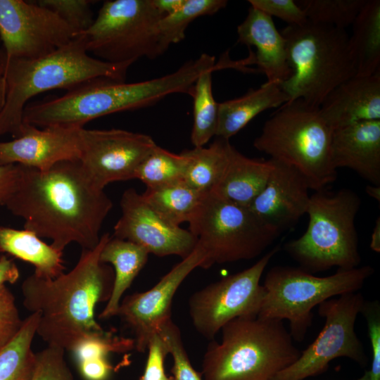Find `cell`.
I'll list each match as a JSON object with an SVG mask.
<instances>
[{"mask_svg":"<svg viewBox=\"0 0 380 380\" xmlns=\"http://www.w3.org/2000/svg\"><path fill=\"white\" fill-rule=\"evenodd\" d=\"M19 165L17 186L4 206L24 220V229L49 239L61 252L70 243L94 248L113 203L80 160L61 161L46 170Z\"/></svg>","mask_w":380,"mask_h":380,"instance_id":"obj_1","label":"cell"},{"mask_svg":"<svg viewBox=\"0 0 380 380\" xmlns=\"http://www.w3.org/2000/svg\"><path fill=\"white\" fill-rule=\"evenodd\" d=\"M110 237L105 233L94 248L82 249L69 272L53 279L33 273L23 281V305L39 313L37 334L48 345L71 351L83 338L103 330L94 318V310L97 303L108 301L113 291L114 271L100 260Z\"/></svg>","mask_w":380,"mask_h":380,"instance_id":"obj_2","label":"cell"},{"mask_svg":"<svg viewBox=\"0 0 380 380\" xmlns=\"http://www.w3.org/2000/svg\"><path fill=\"white\" fill-rule=\"evenodd\" d=\"M201 72V66L189 61L172 73L143 82L91 79L59 97L27 104L23 122L38 128H84L85 124L96 118L147 107L170 94L191 95Z\"/></svg>","mask_w":380,"mask_h":380,"instance_id":"obj_3","label":"cell"},{"mask_svg":"<svg viewBox=\"0 0 380 380\" xmlns=\"http://www.w3.org/2000/svg\"><path fill=\"white\" fill-rule=\"evenodd\" d=\"M131 65L110 63L91 56L82 34L38 58H9L0 49V68L6 89L0 114V136L11 134L15 139L25 133L27 125L23 122V112L32 97L56 89L67 91L98 77L125 81Z\"/></svg>","mask_w":380,"mask_h":380,"instance_id":"obj_4","label":"cell"},{"mask_svg":"<svg viewBox=\"0 0 380 380\" xmlns=\"http://www.w3.org/2000/svg\"><path fill=\"white\" fill-rule=\"evenodd\" d=\"M220 331L204 354L203 380H272L301 353L282 320L237 318Z\"/></svg>","mask_w":380,"mask_h":380,"instance_id":"obj_5","label":"cell"},{"mask_svg":"<svg viewBox=\"0 0 380 380\" xmlns=\"http://www.w3.org/2000/svg\"><path fill=\"white\" fill-rule=\"evenodd\" d=\"M281 33L293 70L280 84L289 101L300 99L319 108L331 91L356 75L346 29L308 20L288 25Z\"/></svg>","mask_w":380,"mask_h":380,"instance_id":"obj_6","label":"cell"},{"mask_svg":"<svg viewBox=\"0 0 380 380\" xmlns=\"http://www.w3.org/2000/svg\"><path fill=\"white\" fill-rule=\"evenodd\" d=\"M332 132L319 108L298 99L284 103L271 115L253 146L296 169L310 189L317 191L337 177L331 161Z\"/></svg>","mask_w":380,"mask_h":380,"instance_id":"obj_7","label":"cell"},{"mask_svg":"<svg viewBox=\"0 0 380 380\" xmlns=\"http://www.w3.org/2000/svg\"><path fill=\"white\" fill-rule=\"evenodd\" d=\"M360 205L358 195L349 189L315 191L310 195L306 213V231L286 243L285 251L300 267L312 274L332 267H359L361 257L355 220Z\"/></svg>","mask_w":380,"mask_h":380,"instance_id":"obj_8","label":"cell"},{"mask_svg":"<svg viewBox=\"0 0 380 380\" xmlns=\"http://www.w3.org/2000/svg\"><path fill=\"white\" fill-rule=\"evenodd\" d=\"M374 271L372 266L363 265L317 277L300 267L274 266L266 274L262 284L265 296L258 317L288 320L293 340L302 341L312 325L315 306L331 298L359 291Z\"/></svg>","mask_w":380,"mask_h":380,"instance_id":"obj_9","label":"cell"},{"mask_svg":"<svg viewBox=\"0 0 380 380\" xmlns=\"http://www.w3.org/2000/svg\"><path fill=\"white\" fill-rule=\"evenodd\" d=\"M188 224L196 244L205 254L203 269L255 258L280 234L248 207L213 193L204 196Z\"/></svg>","mask_w":380,"mask_h":380,"instance_id":"obj_10","label":"cell"},{"mask_svg":"<svg viewBox=\"0 0 380 380\" xmlns=\"http://www.w3.org/2000/svg\"><path fill=\"white\" fill-rule=\"evenodd\" d=\"M163 15L153 0H108L82 34L88 53L110 63H132L162 54L158 25Z\"/></svg>","mask_w":380,"mask_h":380,"instance_id":"obj_11","label":"cell"},{"mask_svg":"<svg viewBox=\"0 0 380 380\" xmlns=\"http://www.w3.org/2000/svg\"><path fill=\"white\" fill-rule=\"evenodd\" d=\"M365 300L360 291H355L320 303L318 313L325 319L322 331L298 358L272 380H303L319 375L337 357H347L362 367L367 365L368 357L355 330Z\"/></svg>","mask_w":380,"mask_h":380,"instance_id":"obj_12","label":"cell"},{"mask_svg":"<svg viewBox=\"0 0 380 380\" xmlns=\"http://www.w3.org/2000/svg\"><path fill=\"white\" fill-rule=\"evenodd\" d=\"M278 245L252 266L211 283L194 293L189 299V312L196 331L213 340L229 322L237 318L256 317L265 290L260 281Z\"/></svg>","mask_w":380,"mask_h":380,"instance_id":"obj_13","label":"cell"},{"mask_svg":"<svg viewBox=\"0 0 380 380\" xmlns=\"http://www.w3.org/2000/svg\"><path fill=\"white\" fill-rule=\"evenodd\" d=\"M75 31L35 1L0 0V39L6 56L34 59L67 44Z\"/></svg>","mask_w":380,"mask_h":380,"instance_id":"obj_14","label":"cell"},{"mask_svg":"<svg viewBox=\"0 0 380 380\" xmlns=\"http://www.w3.org/2000/svg\"><path fill=\"white\" fill-rule=\"evenodd\" d=\"M80 161L98 188L134 179L142 160L157 145L149 135L120 129H81Z\"/></svg>","mask_w":380,"mask_h":380,"instance_id":"obj_15","label":"cell"},{"mask_svg":"<svg viewBox=\"0 0 380 380\" xmlns=\"http://www.w3.org/2000/svg\"><path fill=\"white\" fill-rule=\"evenodd\" d=\"M205 254L196 244L194 251L175 265L148 291L127 296L120 301L116 316L134 335V349L147 350L151 338L171 319L174 296L188 275L203 268Z\"/></svg>","mask_w":380,"mask_h":380,"instance_id":"obj_16","label":"cell"},{"mask_svg":"<svg viewBox=\"0 0 380 380\" xmlns=\"http://www.w3.org/2000/svg\"><path fill=\"white\" fill-rule=\"evenodd\" d=\"M120 208L113 236L134 243L158 257L184 259L195 249L196 239L191 232L163 220L134 189L124 191Z\"/></svg>","mask_w":380,"mask_h":380,"instance_id":"obj_17","label":"cell"},{"mask_svg":"<svg viewBox=\"0 0 380 380\" xmlns=\"http://www.w3.org/2000/svg\"><path fill=\"white\" fill-rule=\"evenodd\" d=\"M273 160L265 186L248 208L262 223L281 234L306 214L310 189L296 169Z\"/></svg>","mask_w":380,"mask_h":380,"instance_id":"obj_18","label":"cell"},{"mask_svg":"<svg viewBox=\"0 0 380 380\" xmlns=\"http://www.w3.org/2000/svg\"><path fill=\"white\" fill-rule=\"evenodd\" d=\"M82 129L48 127L40 129L27 125L21 137L0 141V165L19 164L46 170L61 161L79 160Z\"/></svg>","mask_w":380,"mask_h":380,"instance_id":"obj_19","label":"cell"},{"mask_svg":"<svg viewBox=\"0 0 380 380\" xmlns=\"http://www.w3.org/2000/svg\"><path fill=\"white\" fill-rule=\"evenodd\" d=\"M322 117L332 131L350 125L380 120V72L347 80L324 99Z\"/></svg>","mask_w":380,"mask_h":380,"instance_id":"obj_20","label":"cell"},{"mask_svg":"<svg viewBox=\"0 0 380 380\" xmlns=\"http://www.w3.org/2000/svg\"><path fill=\"white\" fill-rule=\"evenodd\" d=\"M331 161L336 170L351 169L372 184L380 186V120L334 130Z\"/></svg>","mask_w":380,"mask_h":380,"instance_id":"obj_21","label":"cell"},{"mask_svg":"<svg viewBox=\"0 0 380 380\" xmlns=\"http://www.w3.org/2000/svg\"><path fill=\"white\" fill-rule=\"evenodd\" d=\"M237 34L239 43L255 47L252 63L265 75L267 82L280 84L292 76L285 39L271 16L251 6L247 16L237 27Z\"/></svg>","mask_w":380,"mask_h":380,"instance_id":"obj_22","label":"cell"},{"mask_svg":"<svg viewBox=\"0 0 380 380\" xmlns=\"http://www.w3.org/2000/svg\"><path fill=\"white\" fill-rule=\"evenodd\" d=\"M274 160L250 158L232 146L226 170L210 193L248 207L265 186Z\"/></svg>","mask_w":380,"mask_h":380,"instance_id":"obj_23","label":"cell"},{"mask_svg":"<svg viewBox=\"0 0 380 380\" xmlns=\"http://www.w3.org/2000/svg\"><path fill=\"white\" fill-rule=\"evenodd\" d=\"M289 101L280 84L266 82L241 97L219 103L215 136L229 140L260 113L279 108Z\"/></svg>","mask_w":380,"mask_h":380,"instance_id":"obj_24","label":"cell"},{"mask_svg":"<svg viewBox=\"0 0 380 380\" xmlns=\"http://www.w3.org/2000/svg\"><path fill=\"white\" fill-rule=\"evenodd\" d=\"M148 252L131 241L111 236L103 246L100 260L110 263L114 269V283L111 296L99 317L116 316L121 298L147 262Z\"/></svg>","mask_w":380,"mask_h":380,"instance_id":"obj_25","label":"cell"},{"mask_svg":"<svg viewBox=\"0 0 380 380\" xmlns=\"http://www.w3.org/2000/svg\"><path fill=\"white\" fill-rule=\"evenodd\" d=\"M0 252L32 264L34 274L44 279H53L65 269L58 251L27 229H15L0 226Z\"/></svg>","mask_w":380,"mask_h":380,"instance_id":"obj_26","label":"cell"},{"mask_svg":"<svg viewBox=\"0 0 380 380\" xmlns=\"http://www.w3.org/2000/svg\"><path fill=\"white\" fill-rule=\"evenodd\" d=\"M349 45L357 76L379 72L380 1L367 0L352 24Z\"/></svg>","mask_w":380,"mask_h":380,"instance_id":"obj_27","label":"cell"},{"mask_svg":"<svg viewBox=\"0 0 380 380\" xmlns=\"http://www.w3.org/2000/svg\"><path fill=\"white\" fill-rule=\"evenodd\" d=\"M232 146L229 140L218 137L208 147L184 150V182L203 194L212 191L226 170Z\"/></svg>","mask_w":380,"mask_h":380,"instance_id":"obj_28","label":"cell"},{"mask_svg":"<svg viewBox=\"0 0 380 380\" xmlns=\"http://www.w3.org/2000/svg\"><path fill=\"white\" fill-rule=\"evenodd\" d=\"M39 320V312L31 313L17 334L0 348V380H31L36 362L32 343Z\"/></svg>","mask_w":380,"mask_h":380,"instance_id":"obj_29","label":"cell"},{"mask_svg":"<svg viewBox=\"0 0 380 380\" xmlns=\"http://www.w3.org/2000/svg\"><path fill=\"white\" fill-rule=\"evenodd\" d=\"M141 194L163 220L180 226L182 223L189 222L206 194L182 182L158 188H146Z\"/></svg>","mask_w":380,"mask_h":380,"instance_id":"obj_30","label":"cell"},{"mask_svg":"<svg viewBox=\"0 0 380 380\" xmlns=\"http://www.w3.org/2000/svg\"><path fill=\"white\" fill-rule=\"evenodd\" d=\"M214 70H208L201 73L194 86L191 141L194 147L204 146L215 136L218 103L213 94L212 73Z\"/></svg>","mask_w":380,"mask_h":380,"instance_id":"obj_31","label":"cell"},{"mask_svg":"<svg viewBox=\"0 0 380 380\" xmlns=\"http://www.w3.org/2000/svg\"><path fill=\"white\" fill-rule=\"evenodd\" d=\"M186 164L183 151L176 154L156 145L140 163L134 179L141 180L149 189L182 182Z\"/></svg>","mask_w":380,"mask_h":380,"instance_id":"obj_32","label":"cell"},{"mask_svg":"<svg viewBox=\"0 0 380 380\" xmlns=\"http://www.w3.org/2000/svg\"><path fill=\"white\" fill-rule=\"evenodd\" d=\"M226 0H185L175 13L163 16L158 25L161 49L165 53L171 44L182 41L189 25L196 18L212 15L224 8Z\"/></svg>","mask_w":380,"mask_h":380,"instance_id":"obj_33","label":"cell"},{"mask_svg":"<svg viewBox=\"0 0 380 380\" xmlns=\"http://www.w3.org/2000/svg\"><path fill=\"white\" fill-rule=\"evenodd\" d=\"M310 22L346 29L352 25L367 0L296 1Z\"/></svg>","mask_w":380,"mask_h":380,"instance_id":"obj_34","label":"cell"},{"mask_svg":"<svg viewBox=\"0 0 380 380\" xmlns=\"http://www.w3.org/2000/svg\"><path fill=\"white\" fill-rule=\"evenodd\" d=\"M134 349V341L101 331L81 340L71 352L77 363L91 359L107 357L110 353H122Z\"/></svg>","mask_w":380,"mask_h":380,"instance_id":"obj_35","label":"cell"},{"mask_svg":"<svg viewBox=\"0 0 380 380\" xmlns=\"http://www.w3.org/2000/svg\"><path fill=\"white\" fill-rule=\"evenodd\" d=\"M158 334L165 342L173 365L171 369L172 380H203L193 367L182 339L179 327L172 319L164 324Z\"/></svg>","mask_w":380,"mask_h":380,"instance_id":"obj_36","label":"cell"},{"mask_svg":"<svg viewBox=\"0 0 380 380\" xmlns=\"http://www.w3.org/2000/svg\"><path fill=\"white\" fill-rule=\"evenodd\" d=\"M35 1L57 14L75 31L76 35L87 30L94 23V13L91 8L92 1L38 0Z\"/></svg>","mask_w":380,"mask_h":380,"instance_id":"obj_37","label":"cell"},{"mask_svg":"<svg viewBox=\"0 0 380 380\" xmlns=\"http://www.w3.org/2000/svg\"><path fill=\"white\" fill-rule=\"evenodd\" d=\"M65 350L52 345L36 353V362L31 380H73V375L65 360Z\"/></svg>","mask_w":380,"mask_h":380,"instance_id":"obj_38","label":"cell"},{"mask_svg":"<svg viewBox=\"0 0 380 380\" xmlns=\"http://www.w3.org/2000/svg\"><path fill=\"white\" fill-rule=\"evenodd\" d=\"M360 313L364 316L372 348V367L369 380H380V304L379 300H366Z\"/></svg>","mask_w":380,"mask_h":380,"instance_id":"obj_39","label":"cell"},{"mask_svg":"<svg viewBox=\"0 0 380 380\" xmlns=\"http://www.w3.org/2000/svg\"><path fill=\"white\" fill-rule=\"evenodd\" d=\"M23 322L14 296L5 285L0 286V348L17 334Z\"/></svg>","mask_w":380,"mask_h":380,"instance_id":"obj_40","label":"cell"},{"mask_svg":"<svg viewBox=\"0 0 380 380\" xmlns=\"http://www.w3.org/2000/svg\"><path fill=\"white\" fill-rule=\"evenodd\" d=\"M251 7L267 15L275 16L289 25H302L308 21L303 10L293 0H249Z\"/></svg>","mask_w":380,"mask_h":380,"instance_id":"obj_41","label":"cell"},{"mask_svg":"<svg viewBox=\"0 0 380 380\" xmlns=\"http://www.w3.org/2000/svg\"><path fill=\"white\" fill-rule=\"evenodd\" d=\"M147 350L148 357L145 369L139 380H160L166 375L164 362L169 351L165 342L159 334H155L151 338Z\"/></svg>","mask_w":380,"mask_h":380,"instance_id":"obj_42","label":"cell"},{"mask_svg":"<svg viewBox=\"0 0 380 380\" xmlns=\"http://www.w3.org/2000/svg\"><path fill=\"white\" fill-rule=\"evenodd\" d=\"M77 364L85 380H107L113 370L107 357L87 360Z\"/></svg>","mask_w":380,"mask_h":380,"instance_id":"obj_43","label":"cell"},{"mask_svg":"<svg viewBox=\"0 0 380 380\" xmlns=\"http://www.w3.org/2000/svg\"><path fill=\"white\" fill-rule=\"evenodd\" d=\"M20 177L18 164L0 165V205H5Z\"/></svg>","mask_w":380,"mask_h":380,"instance_id":"obj_44","label":"cell"},{"mask_svg":"<svg viewBox=\"0 0 380 380\" xmlns=\"http://www.w3.org/2000/svg\"><path fill=\"white\" fill-rule=\"evenodd\" d=\"M20 277L19 270L13 261L7 258L6 255L0 256V286L5 285V283H15Z\"/></svg>","mask_w":380,"mask_h":380,"instance_id":"obj_45","label":"cell"},{"mask_svg":"<svg viewBox=\"0 0 380 380\" xmlns=\"http://www.w3.org/2000/svg\"><path fill=\"white\" fill-rule=\"evenodd\" d=\"M154 5L163 15H167L177 11L185 0H153Z\"/></svg>","mask_w":380,"mask_h":380,"instance_id":"obj_46","label":"cell"},{"mask_svg":"<svg viewBox=\"0 0 380 380\" xmlns=\"http://www.w3.org/2000/svg\"><path fill=\"white\" fill-rule=\"evenodd\" d=\"M369 246L372 251L376 253L380 252V217H379L373 229L371 236Z\"/></svg>","mask_w":380,"mask_h":380,"instance_id":"obj_47","label":"cell"},{"mask_svg":"<svg viewBox=\"0 0 380 380\" xmlns=\"http://www.w3.org/2000/svg\"><path fill=\"white\" fill-rule=\"evenodd\" d=\"M6 82L3 72L0 68V114L4 108L6 100Z\"/></svg>","mask_w":380,"mask_h":380,"instance_id":"obj_48","label":"cell"},{"mask_svg":"<svg viewBox=\"0 0 380 380\" xmlns=\"http://www.w3.org/2000/svg\"><path fill=\"white\" fill-rule=\"evenodd\" d=\"M367 194L377 201H380V186H376L373 184L367 185L365 188Z\"/></svg>","mask_w":380,"mask_h":380,"instance_id":"obj_49","label":"cell"},{"mask_svg":"<svg viewBox=\"0 0 380 380\" xmlns=\"http://www.w3.org/2000/svg\"><path fill=\"white\" fill-rule=\"evenodd\" d=\"M369 371L366 372L360 378L357 380H369Z\"/></svg>","mask_w":380,"mask_h":380,"instance_id":"obj_50","label":"cell"},{"mask_svg":"<svg viewBox=\"0 0 380 380\" xmlns=\"http://www.w3.org/2000/svg\"><path fill=\"white\" fill-rule=\"evenodd\" d=\"M160 380H172V377H171V376L168 377V376H167L165 375L163 378H162V379H160Z\"/></svg>","mask_w":380,"mask_h":380,"instance_id":"obj_51","label":"cell"}]
</instances>
